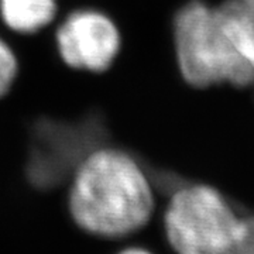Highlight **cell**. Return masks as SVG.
Here are the masks:
<instances>
[{"mask_svg":"<svg viewBox=\"0 0 254 254\" xmlns=\"http://www.w3.org/2000/svg\"><path fill=\"white\" fill-rule=\"evenodd\" d=\"M17 75V58L7 43L0 38V98L11 88Z\"/></svg>","mask_w":254,"mask_h":254,"instance_id":"8992f818","label":"cell"},{"mask_svg":"<svg viewBox=\"0 0 254 254\" xmlns=\"http://www.w3.org/2000/svg\"><path fill=\"white\" fill-rule=\"evenodd\" d=\"M120 254H151L147 250H143V249H127L125 252H122Z\"/></svg>","mask_w":254,"mask_h":254,"instance_id":"52a82bcc","label":"cell"},{"mask_svg":"<svg viewBox=\"0 0 254 254\" xmlns=\"http://www.w3.org/2000/svg\"><path fill=\"white\" fill-rule=\"evenodd\" d=\"M164 230L177 254H254V216H240L208 185L182 187L164 213Z\"/></svg>","mask_w":254,"mask_h":254,"instance_id":"3957f363","label":"cell"},{"mask_svg":"<svg viewBox=\"0 0 254 254\" xmlns=\"http://www.w3.org/2000/svg\"><path fill=\"white\" fill-rule=\"evenodd\" d=\"M58 51L75 69L102 72L120 50V33L113 20L96 10H78L57 31Z\"/></svg>","mask_w":254,"mask_h":254,"instance_id":"277c9868","label":"cell"},{"mask_svg":"<svg viewBox=\"0 0 254 254\" xmlns=\"http://www.w3.org/2000/svg\"><path fill=\"white\" fill-rule=\"evenodd\" d=\"M55 0H0V14L6 26L28 34L48 26L55 17Z\"/></svg>","mask_w":254,"mask_h":254,"instance_id":"5b68a950","label":"cell"},{"mask_svg":"<svg viewBox=\"0 0 254 254\" xmlns=\"http://www.w3.org/2000/svg\"><path fill=\"white\" fill-rule=\"evenodd\" d=\"M69 212L85 232L123 237L148 223L154 212V193L131 155L100 148L86 155L73 175Z\"/></svg>","mask_w":254,"mask_h":254,"instance_id":"7a4b0ae2","label":"cell"},{"mask_svg":"<svg viewBox=\"0 0 254 254\" xmlns=\"http://www.w3.org/2000/svg\"><path fill=\"white\" fill-rule=\"evenodd\" d=\"M173 27L177 63L190 85H254V0H190Z\"/></svg>","mask_w":254,"mask_h":254,"instance_id":"6da1fadb","label":"cell"}]
</instances>
